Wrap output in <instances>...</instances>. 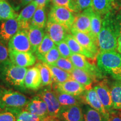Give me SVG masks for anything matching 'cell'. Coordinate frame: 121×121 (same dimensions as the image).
<instances>
[{
	"label": "cell",
	"mask_w": 121,
	"mask_h": 121,
	"mask_svg": "<svg viewBox=\"0 0 121 121\" xmlns=\"http://www.w3.org/2000/svg\"><path fill=\"white\" fill-rule=\"evenodd\" d=\"M120 34L121 24L117 16L113 11L104 15L98 37L97 43L100 52L116 51L117 39Z\"/></svg>",
	"instance_id": "1"
},
{
	"label": "cell",
	"mask_w": 121,
	"mask_h": 121,
	"mask_svg": "<svg viewBox=\"0 0 121 121\" xmlns=\"http://www.w3.org/2000/svg\"><path fill=\"white\" fill-rule=\"evenodd\" d=\"M28 69L20 67L12 62L10 59L0 64V85L6 88L25 93L24 78Z\"/></svg>",
	"instance_id": "2"
},
{
	"label": "cell",
	"mask_w": 121,
	"mask_h": 121,
	"mask_svg": "<svg viewBox=\"0 0 121 121\" xmlns=\"http://www.w3.org/2000/svg\"><path fill=\"white\" fill-rule=\"evenodd\" d=\"M98 67L104 75L121 80V54L116 51L99 52L96 56Z\"/></svg>",
	"instance_id": "3"
},
{
	"label": "cell",
	"mask_w": 121,
	"mask_h": 121,
	"mask_svg": "<svg viewBox=\"0 0 121 121\" xmlns=\"http://www.w3.org/2000/svg\"><path fill=\"white\" fill-rule=\"evenodd\" d=\"M29 102L27 96L20 92L0 85V108L17 116Z\"/></svg>",
	"instance_id": "4"
},
{
	"label": "cell",
	"mask_w": 121,
	"mask_h": 121,
	"mask_svg": "<svg viewBox=\"0 0 121 121\" xmlns=\"http://www.w3.org/2000/svg\"><path fill=\"white\" fill-rule=\"evenodd\" d=\"M71 60L76 68L84 71L93 78L96 79H103L105 75L95 65L92 64L87 60L86 57L79 54L72 53L71 56Z\"/></svg>",
	"instance_id": "5"
},
{
	"label": "cell",
	"mask_w": 121,
	"mask_h": 121,
	"mask_svg": "<svg viewBox=\"0 0 121 121\" xmlns=\"http://www.w3.org/2000/svg\"><path fill=\"white\" fill-rule=\"evenodd\" d=\"M74 19L73 13L63 7L53 6L48 14V20L63 25L69 30L73 25Z\"/></svg>",
	"instance_id": "6"
},
{
	"label": "cell",
	"mask_w": 121,
	"mask_h": 121,
	"mask_svg": "<svg viewBox=\"0 0 121 121\" xmlns=\"http://www.w3.org/2000/svg\"><path fill=\"white\" fill-rule=\"evenodd\" d=\"M38 96L44 101L47 105L49 116L57 117L61 106L59 103L55 92L51 89V86L39 91Z\"/></svg>",
	"instance_id": "7"
},
{
	"label": "cell",
	"mask_w": 121,
	"mask_h": 121,
	"mask_svg": "<svg viewBox=\"0 0 121 121\" xmlns=\"http://www.w3.org/2000/svg\"><path fill=\"white\" fill-rule=\"evenodd\" d=\"M20 30L21 28L17 17L1 21L0 22V42L6 45Z\"/></svg>",
	"instance_id": "8"
},
{
	"label": "cell",
	"mask_w": 121,
	"mask_h": 121,
	"mask_svg": "<svg viewBox=\"0 0 121 121\" xmlns=\"http://www.w3.org/2000/svg\"><path fill=\"white\" fill-rule=\"evenodd\" d=\"M8 47L9 50L22 52H32L28 33L25 30H20L9 42Z\"/></svg>",
	"instance_id": "9"
},
{
	"label": "cell",
	"mask_w": 121,
	"mask_h": 121,
	"mask_svg": "<svg viewBox=\"0 0 121 121\" xmlns=\"http://www.w3.org/2000/svg\"><path fill=\"white\" fill-rule=\"evenodd\" d=\"M52 85L54 90L62 92L75 96H82L87 89L85 86L72 78L64 82L54 83Z\"/></svg>",
	"instance_id": "10"
},
{
	"label": "cell",
	"mask_w": 121,
	"mask_h": 121,
	"mask_svg": "<svg viewBox=\"0 0 121 121\" xmlns=\"http://www.w3.org/2000/svg\"><path fill=\"white\" fill-rule=\"evenodd\" d=\"M45 33L47 34L55 44H58L60 42L65 40L69 31L63 25L53 21L48 20L47 22Z\"/></svg>",
	"instance_id": "11"
},
{
	"label": "cell",
	"mask_w": 121,
	"mask_h": 121,
	"mask_svg": "<svg viewBox=\"0 0 121 121\" xmlns=\"http://www.w3.org/2000/svg\"><path fill=\"white\" fill-rule=\"evenodd\" d=\"M9 59L13 64L20 67L32 66L36 62V57L32 52H22L9 50Z\"/></svg>",
	"instance_id": "12"
},
{
	"label": "cell",
	"mask_w": 121,
	"mask_h": 121,
	"mask_svg": "<svg viewBox=\"0 0 121 121\" xmlns=\"http://www.w3.org/2000/svg\"><path fill=\"white\" fill-rule=\"evenodd\" d=\"M82 99L86 103L100 113L107 121L109 113L105 110L94 87L86 89L82 95Z\"/></svg>",
	"instance_id": "13"
},
{
	"label": "cell",
	"mask_w": 121,
	"mask_h": 121,
	"mask_svg": "<svg viewBox=\"0 0 121 121\" xmlns=\"http://www.w3.org/2000/svg\"><path fill=\"white\" fill-rule=\"evenodd\" d=\"M70 31L80 45L97 56L99 52V48L97 44L90 35L78 31L72 28L71 29Z\"/></svg>",
	"instance_id": "14"
},
{
	"label": "cell",
	"mask_w": 121,
	"mask_h": 121,
	"mask_svg": "<svg viewBox=\"0 0 121 121\" xmlns=\"http://www.w3.org/2000/svg\"><path fill=\"white\" fill-rule=\"evenodd\" d=\"M93 9L81 12L75 16L72 29L90 34L91 31V13Z\"/></svg>",
	"instance_id": "15"
},
{
	"label": "cell",
	"mask_w": 121,
	"mask_h": 121,
	"mask_svg": "<svg viewBox=\"0 0 121 121\" xmlns=\"http://www.w3.org/2000/svg\"><path fill=\"white\" fill-rule=\"evenodd\" d=\"M57 118L60 121H84L81 105L61 107Z\"/></svg>",
	"instance_id": "16"
},
{
	"label": "cell",
	"mask_w": 121,
	"mask_h": 121,
	"mask_svg": "<svg viewBox=\"0 0 121 121\" xmlns=\"http://www.w3.org/2000/svg\"><path fill=\"white\" fill-rule=\"evenodd\" d=\"M24 85L26 89L30 90H38L42 86V78L40 71L37 66L28 69L25 78Z\"/></svg>",
	"instance_id": "17"
},
{
	"label": "cell",
	"mask_w": 121,
	"mask_h": 121,
	"mask_svg": "<svg viewBox=\"0 0 121 121\" xmlns=\"http://www.w3.org/2000/svg\"><path fill=\"white\" fill-rule=\"evenodd\" d=\"M25 109L42 118L49 116L47 105L38 95L35 96L29 100Z\"/></svg>",
	"instance_id": "18"
},
{
	"label": "cell",
	"mask_w": 121,
	"mask_h": 121,
	"mask_svg": "<svg viewBox=\"0 0 121 121\" xmlns=\"http://www.w3.org/2000/svg\"><path fill=\"white\" fill-rule=\"evenodd\" d=\"M94 89L96 91L101 102L109 113L113 110V103L110 94V88L104 81H101L94 86Z\"/></svg>",
	"instance_id": "19"
},
{
	"label": "cell",
	"mask_w": 121,
	"mask_h": 121,
	"mask_svg": "<svg viewBox=\"0 0 121 121\" xmlns=\"http://www.w3.org/2000/svg\"><path fill=\"white\" fill-rule=\"evenodd\" d=\"M38 7L37 4L34 1H32L22 9L17 19L19 20L21 30H28L31 25V20Z\"/></svg>",
	"instance_id": "20"
},
{
	"label": "cell",
	"mask_w": 121,
	"mask_h": 121,
	"mask_svg": "<svg viewBox=\"0 0 121 121\" xmlns=\"http://www.w3.org/2000/svg\"><path fill=\"white\" fill-rule=\"evenodd\" d=\"M65 41L69 45V49L71 51L72 53L81 54L86 58L90 59H94L96 57V55L90 52V51H87V49L83 47L82 45H80L72 34L69 33L66 36Z\"/></svg>",
	"instance_id": "21"
},
{
	"label": "cell",
	"mask_w": 121,
	"mask_h": 121,
	"mask_svg": "<svg viewBox=\"0 0 121 121\" xmlns=\"http://www.w3.org/2000/svg\"><path fill=\"white\" fill-rule=\"evenodd\" d=\"M28 37L31 44L32 52L35 53L44 37L45 33L43 29L30 25L28 30Z\"/></svg>",
	"instance_id": "22"
},
{
	"label": "cell",
	"mask_w": 121,
	"mask_h": 121,
	"mask_svg": "<svg viewBox=\"0 0 121 121\" xmlns=\"http://www.w3.org/2000/svg\"><path fill=\"white\" fill-rule=\"evenodd\" d=\"M118 0H92L94 11L101 16L113 11Z\"/></svg>",
	"instance_id": "23"
},
{
	"label": "cell",
	"mask_w": 121,
	"mask_h": 121,
	"mask_svg": "<svg viewBox=\"0 0 121 121\" xmlns=\"http://www.w3.org/2000/svg\"><path fill=\"white\" fill-rule=\"evenodd\" d=\"M54 91L61 107L81 105L82 103V97L75 96L56 90Z\"/></svg>",
	"instance_id": "24"
},
{
	"label": "cell",
	"mask_w": 121,
	"mask_h": 121,
	"mask_svg": "<svg viewBox=\"0 0 121 121\" xmlns=\"http://www.w3.org/2000/svg\"><path fill=\"white\" fill-rule=\"evenodd\" d=\"M110 91L113 103V109L121 110V80L113 81L110 84Z\"/></svg>",
	"instance_id": "25"
},
{
	"label": "cell",
	"mask_w": 121,
	"mask_h": 121,
	"mask_svg": "<svg viewBox=\"0 0 121 121\" xmlns=\"http://www.w3.org/2000/svg\"><path fill=\"white\" fill-rule=\"evenodd\" d=\"M102 16L93 10L91 13V31L89 34L98 44V37L102 25Z\"/></svg>",
	"instance_id": "26"
},
{
	"label": "cell",
	"mask_w": 121,
	"mask_h": 121,
	"mask_svg": "<svg viewBox=\"0 0 121 121\" xmlns=\"http://www.w3.org/2000/svg\"><path fill=\"white\" fill-rule=\"evenodd\" d=\"M70 73L72 79L85 86L86 89L93 82V78L88 73L81 69L75 67Z\"/></svg>",
	"instance_id": "27"
},
{
	"label": "cell",
	"mask_w": 121,
	"mask_h": 121,
	"mask_svg": "<svg viewBox=\"0 0 121 121\" xmlns=\"http://www.w3.org/2000/svg\"><path fill=\"white\" fill-rule=\"evenodd\" d=\"M18 15L7 0H0V21L17 17Z\"/></svg>",
	"instance_id": "28"
},
{
	"label": "cell",
	"mask_w": 121,
	"mask_h": 121,
	"mask_svg": "<svg viewBox=\"0 0 121 121\" xmlns=\"http://www.w3.org/2000/svg\"><path fill=\"white\" fill-rule=\"evenodd\" d=\"M82 109L84 121H107L105 118L100 113L90 105H84Z\"/></svg>",
	"instance_id": "29"
},
{
	"label": "cell",
	"mask_w": 121,
	"mask_h": 121,
	"mask_svg": "<svg viewBox=\"0 0 121 121\" xmlns=\"http://www.w3.org/2000/svg\"><path fill=\"white\" fill-rule=\"evenodd\" d=\"M40 71L42 78V86H51L53 82L51 70L47 64L43 62H38L35 65Z\"/></svg>",
	"instance_id": "30"
},
{
	"label": "cell",
	"mask_w": 121,
	"mask_h": 121,
	"mask_svg": "<svg viewBox=\"0 0 121 121\" xmlns=\"http://www.w3.org/2000/svg\"><path fill=\"white\" fill-rule=\"evenodd\" d=\"M51 70L53 80L54 83H62L71 79V73L60 69L56 66L47 65Z\"/></svg>",
	"instance_id": "31"
},
{
	"label": "cell",
	"mask_w": 121,
	"mask_h": 121,
	"mask_svg": "<svg viewBox=\"0 0 121 121\" xmlns=\"http://www.w3.org/2000/svg\"><path fill=\"white\" fill-rule=\"evenodd\" d=\"M55 46L56 45L54 42L49 37V35L45 33L43 40L35 52L36 56L39 60Z\"/></svg>",
	"instance_id": "32"
},
{
	"label": "cell",
	"mask_w": 121,
	"mask_h": 121,
	"mask_svg": "<svg viewBox=\"0 0 121 121\" xmlns=\"http://www.w3.org/2000/svg\"><path fill=\"white\" fill-rule=\"evenodd\" d=\"M46 24L47 17L45 7H38L31 20L30 25L43 29L46 26Z\"/></svg>",
	"instance_id": "33"
},
{
	"label": "cell",
	"mask_w": 121,
	"mask_h": 121,
	"mask_svg": "<svg viewBox=\"0 0 121 121\" xmlns=\"http://www.w3.org/2000/svg\"><path fill=\"white\" fill-rule=\"evenodd\" d=\"M60 57V55L59 52L57 47L56 45L54 48L48 53H47L44 56L39 59L42 62L46 63L49 65H53L56 62H57Z\"/></svg>",
	"instance_id": "34"
},
{
	"label": "cell",
	"mask_w": 121,
	"mask_h": 121,
	"mask_svg": "<svg viewBox=\"0 0 121 121\" xmlns=\"http://www.w3.org/2000/svg\"><path fill=\"white\" fill-rule=\"evenodd\" d=\"M52 66H56L60 69L71 73L75 67L69 58H64L60 57L57 62H56Z\"/></svg>",
	"instance_id": "35"
},
{
	"label": "cell",
	"mask_w": 121,
	"mask_h": 121,
	"mask_svg": "<svg viewBox=\"0 0 121 121\" xmlns=\"http://www.w3.org/2000/svg\"><path fill=\"white\" fill-rule=\"evenodd\" d=\"M42 118L29 112L25 109L16 116V121H40Z\"/></svg>",
	"instance_id": "36"
},
{
	"label": "cell",
	"mask_w": 121,
	"mask_h": 121,
	"mask_svg": "<svg viewBox=\"0 0 121 121\" xmlns=\"http://www.w3.org/2000/svg\"><path fill=\"white\" fill-rule=\"evenodd\" d=\"M51 1H52L54 6L65 7L73 13H78L73 0H51Z\"/></svg>",
	"instance_id": "37"
},
{
	"label": "cell",
	"mask_w": 121,
	"mask_h": 121,
	"mask_svg": "<svg viewBox=\"0 0 121 121\" xmlns=\"http://www.w3.org/2000/svg\"><path fill=\"white\" fill-rule=\"evenodd\" d=\"M78 13L93 9L92 0H73Z\"/></svg>",
	"instance_id": "38"
},
{
	"label": "cell",
	"mask_w": 121,
	"mask_h": 121,
	"mask_svg": "<svg viewBox=\"0 0 121 121\" xmlns=\"http://www.w3.org/2000/svg\"><path fill=\"white\" fill-rule=\"evenodd\" d=\"M57 47L59 52H60V57L68 58H70L72 54V52L69 49L67 43L65 40L60 42V43L57 44Z\"/></svg>",
	"instance_id": "39"
},
{
	"label": "cell",
	"mask_w": 121,
	"mask_h": 121,
	"mask_svg": "<svg viewBox=\"0 0 121 121\" xmlns=\"http://www.w3.org/2000/svg\"><path fill=\"white\" fill-rule=\"evenodd\" d=\"M0 121H16V116L7 110L0 111Z\"/></svg>",
	"instance_id": "40"
},
{
	"label": "cell",
	"mask_w": 121,
	"mask_h": 121,
	"mask_svg": "<svg viewBox=\"0 0 121 121\" xmlns=\"http://www.w3.org/2000/svg\"><path fill=\"white\" fill-rule=\"evenodd\" d=\"M9 58V49L1 42H0V64Z\"/></svg>",
	"instance_id": "41"
},
{
	"label": "cell",
	"mask_w": 121,
	"mask_h": 121,
	"mask_svg": "<svg viewBox=\"0 0 121 121\" xmlns=\"http://www.w3.org/2000/svg\"><path fill=\"white\" fill-rule=\"evenodd\" d=\"M107 121H121V110L113 109L110 111Z\"/></svg>",
	"instance_id": "42"
},
{
	"label": "cell",
	"mask_w": 121,
	"mask_h": 121,
	"mask_svg": "<svg viewBox=\"0 0 121 121\" xmlns=\"http://www.w3.org/2000/svg\"><path fill=\"white\" fill-rule=\"evenodd\" d=\"M33 1L36 3L38 7H45L49 2V0H33Z\"/></svg>",
	"instance_id": "43"
},
{
	"label": "cell",
	"mask_w": 121,
	"mask_h": 121,
	"mask_svg": "<svg viewBox=\"0 0 121 121\" xmlns=\"http://www.w3.org/2000/svg\"><path fill=\"white\" fill-rule=\"evenodd\" d=\"M40 121H60L57 117H52L51 116H48L42 119Z\"/></svg>",
	"instance_id": "44"
},
{
	"label": "cell",
	"mask_w": 121,
	"mask_h": 121,
	"mask_svg": "<svg viewBox=\"0 0 121 121\" xmlns=\"http://www.w3.org/2000/svg\"><path fill=\"white\" fill-rule=\"evenodd\" d=\"M117 50L118 52L121 54V34L119 35L117 39Z\"/></svg>",
	"instance_id": "45"
},
{
	"label": "cell",
	"mask_w": 121,
	"mask_h": 121,
	"mask_svg": "<svg viewBox=\"0 0 121 121\" xmlns=\"http://www.w3.org/2000/svg\"><path fill=\"white\" fill-rule=\"evenodd\" d=\"M22 6H26L33 1V0H20Z\"/></svg>",
	"instance_id": "46"
},
{
	"label": "cell",
	"mask_w": 121,
	"mask_h": 121,
	"mask_svg": "<svg viewBox=\"0 0 121 121\" xmlns=\"http://www.w3.org/2000/svg\"><path fill=\"white\" fill-rule=\"evenodd\" d=\"M117 17H118V19H119V20L121 22V10L120 12H119V13H118V15H117Z\"/></svg>",
	"instance_id": "47"
},
{
	"label": "cell",
	"mask_w": 121,
	"mask_h": 121,
	"mask_svg": "<svg viewBox=\"0 0 121 121\" xmlns=\"http://www.w3.org/2000/svg\"><path fill=\"white\" fill-rule=\"evenodd\" d=\"M2 109H1V108H0V111H2Z\"/></svg>",
	"instance_id": "48"
},
{
	"label": "cell",
	"mask_w": 121,
	"mask_h": 121,
	"mask_svg": "<svg viewBox=\"0 0 121 121\" xmlns=\"http://www.w3.org/2000/svg\"><path fill=\"white\" fill-rule=\"evenodd\" d=\"M120 1H121V0H120Z\"/></svg>",
	"instance_id": "49"
}]
</instances>
